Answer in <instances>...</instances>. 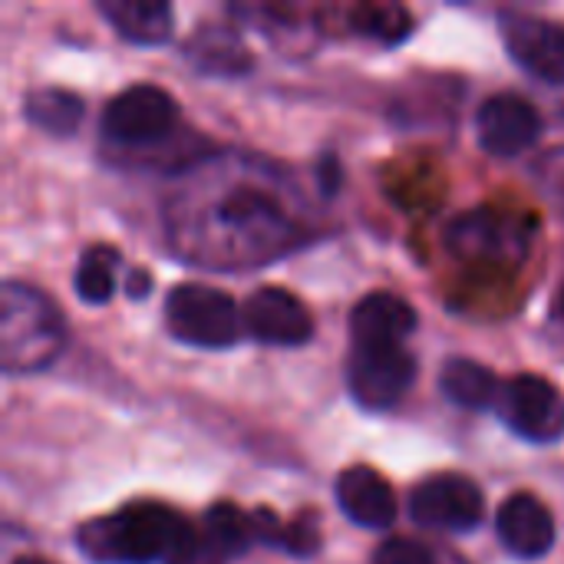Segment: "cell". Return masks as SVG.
Segmentation results:
<instances>
[{
    "label": "cell",
    "instance_id": "cell-25",
    "mask_svg": "<svg viewBox=\"0 0 564 564\" xmlns=\"http://www.w3.org/2000/svg\"><path fill=\"white\" fill-rule=\"evenodd\" d=\"M340 178H344V172H340V162L334 159V155H324L321 162H317V185H321V192L330 198V195H337V188H340Z\"/></svg>",
    "mask_w": 564,
    "mask_h": 564
},
{
    "label": "cell",
    "instance_id": "cell-15",
    "mask_svg": "<svg viewBox=\"0 0 564 564\" xmlns=\"http://www.w3.org/2000/svg\"><path fill=\"white\" fill-rule=\"evenodd\" d=\"M416 327V307L393 291H373L350 311V344H406Z\"/></svg>",
    "mask_w": 564,
    "mask_h": 564
},
{
    "label": "cell",
    "instance_id": "cell-26",
    "mask_svg": "<svg viewBox=\"0 0 564 564\" xmlns=\"http://www.w3.org/2000/svg\"><path fill=\"white\" fill-rule=\"evenodd\" d=\"M149 291H152V278H149V271L135 268V271L126 278V294H129V297H135V301H142Z\"/></svg>",
    "mask_w": 564,
    "mask_h": 564
},
{
    "label": "cell",
    "instance_id": "cell-2",
    "mask_svg": "<svg viewBox=\"0 0 564 564\" xmlns=\"http://www.w3.org/2000/svg\"><path fill=\"white\" fill-rule=\"evenodd\" d=\"M198 529L165 502H126L122 509L89 519L73 542L93 564H169Z\"/></svg>",
    "mask_w": 564,
    "mask_h": 564
},
{
    "label": "cell",
    "instance_id": "cell-6",
    "mask_svg": "<svg viewBox=\"0 0 564 564\" xmlns=\"http://www.w3.org/2000/svg\"><path fill=\"white\" fill-rule=\"evenodd\" d=\"M420 360L406 344H350L347 393L367 413L393 410L416 383Z\"/></svg>",
    "mask_w": 564,
    "mask_h": 564
},
{
    "label": "cell",
    "instance_id": "cell-8",
    "mask_svg": "<svg viewBox=\"0 0 564 564\" xmlns=\"http://www.w3.org/2000/svg\"><path fill=\"white\" fill-rule=\"evenodd\" d=\"M499 420L532 446H555L564 436V397L539 373H516L502 383Z\"/></svg>",
    "mask_w": 564,
    "mask_h": 564
},
{
    "label": "cell",
    "instance_id": "cell-10",
    "mask_svg": "<svg viewBox=\"0 0 564 564\" xmlns=\"http://www.w3.org/2000/svg\"><path fill=\"white\" fill-rule=\"evenodd\" d=\"M499 36L522 73L549 86H564V23L525 10H506L499 13Z\"/></svg>",
    "mask_w": 564,
    "mask_h": 564
},
{
    "label": "cell",
    "instance_id": "cell-21",
    "mask_svg": "<svg viewBox=\"0 0 564 564\" xmlns=\"http://www.w3.org/2000/svg\"><path fill=\"white\" fill-rule=\"evenodd\" d=\"M350 33L377 43V46H400L413 36V13L400 3H360L347 13Z\"/></svg>",
    "mask_w": 564,
    "mask_h": 564
},
{
    "label": "cell",
    "instance_id": "cell-28",
    "mask_svg": "<svg viewBox=\"0 0 564 564\" xmlns=\"http://www.w3.org/2000/svg\"><path fill=\"white\" fill-rule=\"evenodd\" d=\"M558 317L564 321V291H562V297H558Z\"/></svg>",
    "mask_w": 564,
    "mask_h": 564
},
{
    "label": "cell",
    "instance_id": "cell-18",
    "mask_svg": "<svg viewBox=\"0 0 564 564\" xmlns=\"http://www.w3.org/2000/svg\"><path fill=\"white\" fill-rule=\"evenodd\" d=\"M440 393L453 406L476 413V410H489L499 403L502 383L486 364H476L469 357H453L440 370Z\"/></svg>",
    "mask_w": 564,
    "mask_h": 564
},
{
    "label": "cell",
    "instance_id": "cell-4",
    "mask_svg": "<svg viewBox=\"0 0 564 564\" xmlns=\"http://www.w3.org/2000/svg\"><path fill=\"white\" fill-rule=\"evenodd\" d=\"M446 251L469 264L519 268L532 254L535 225L506 208H469L443 231Z\"/></svg>",
    "mask_w": 564,
    "mask_h": 564
},
{
    "label": "cell",
    "instance_id": "cell-1",
    "mask_svg": "<svg viewBox=\"0 0 564 564\" xmlns=\"http://www.w3.org/2000/svg\"><path fill=\"white\" fill-rule=\"evenodd\" d=\"M185 212V205H178ZM195 215L182 218L175 235L182 254L202 261V268H258L294 248L297 221L258 185L238 182L218 198H195L188 208Z\"/></svg>",
    "mask_w": 564,
    "mask_h": 564
},
{
    "label": "cell",
    "instance_id": "cell-23",
    "mask_svg": "<svg viewBox=\"0 0 564 564\" xmlns=\"http://www.w3.org/2000/svg\"><path fill=\"white\" fill-rule=\"evenodd\" d=\"M370 564H440L436 555L420 545L416 539H387L377 552Z\"/></svg>",
    "mask_w": 564,
    "mask_h": 564
},
{
    "label": "cell",
    "instance_id": "cell-9",
    "mask_svg": "<svg viewBox=\"0 0 564 564\" xmlns=\"http://www.w3.org/2000/svg\"><path fill=\"white\" fill-rule=\"evenodd\" d=\"M482 516H486L482 489L459 473L430 476L410 492V519L420 529L466 535L482 525Z\"/></svg>",
    "mask_w": 564,
    "mask_h": 564
},
{
    "label": "cell",
    "instance_id": "cell-7",
    "mask_svg": "<svg viewBox=\"0 0 564 564\" xmlns=\"http://www.w3.org/2000/svg\"><path fill=\"white\" fill-rule=\"evenodd\" d=\"M178 126V102L172 93L152 83H135L116 93L102 116L99 135L119 149H152L165 142Z\"/></svg>",
    "mask_w": 564,
    "mask_h": 564
},
{
    "label": "cell",
    "instance_id": "cell-24",
    "mask_svg": "<svg viewBox=\"0 0 564 564\" xmlns=\"http://www.w3.org/2000/svg\"><path fill=\"white\" fill-rule=\"evenodd\" d=\"M169 564H228V558L202 535V532H195V539L172 558Z\"/></svg>",
    "mask_w": 564,
    "mask_h": 564
},
{
    "label": "cell",
    "instance_id": "cell-16",
    "mask_svg": "<svg viewBox=\"0 0 564 564\" xmlns=\"http://www.w3.org/2000/svg\"><path fill=\"white\" fill-rule=\"evenodd\" d=\"M96 13L132 46H162L175 30V13L165 0H99Z\"/></svg>",
    "mask_w": 564,
    "mask_h": 564
},
{
    "label": "cell",
    "instance_id": "cell-19",
    "mask_svg": "<svg viewBox=\"0 0 564 564\" xmlns=\"http://www.w3.org/2000/svg\"><path fill=\"white\" fill-rule=\"evenodd\" d=\"M86 116V102L79 93L63 86H33L23 96V119L56 139H66L79 129Z\"/></svg>",
    "mask_w": 564,
    "mask_h": 564
},
{
    "label": "cell",
    "instance_id": "cell-12",
    "mask_svg": "<svg viewBox=\"0 0 564 564\" xmlns=\"http://www.w3.org/2000/svg\"><path fill=\"white\" fill-rule=\"evenodd\" d=\"M241 327L248 337L268 347H304L314 337V317L307 304L284 288H258L241 304Z\"/></svg>",
    "mask_w": 564,
    "mask_h": 564
},
{
    "label": "cell",
    "instance_id": "cell-3",
    "mask_svg": "<svg viewBox=\"0 0 564 564\" xmlns=\"http://www.w3.org/2000/svg\"><path fill=\"white\" fill-rule=\"evenodd\" d=\"M66 347L59 307L33 284L3 281L0 288V367L7 377L40 373Z\"/></svg>",
    "mask_w": 564,
    "mask_h": 564
},
{
    "label": "cell",
    "instance_id": "cell-27",
    "mask_svg": "<svg viewBox=\"0 0 564 564\" xmlns=\"http://www.w3.org/2000/svg\"><path fill=\"white\" fill-rule=\"evenodd\" d=\"M13 564H53V562H43V558H33V555H23V558H17Z\"/></svg>",
    "mask_w": 564,
    "mask_h": 564
},
{
    "label": "cell",
    "instance_id": "cell-14",
    "mask_svg": "<svg viewBox=\"0 0 564 564\" xmlns=\"http://www.w3.org/2000/svg\"><path fill=\"white\" fill-rule=\"evenodd\" d=\"M337 509L360 529L383 532L397 522V492L370 466H350L334 482Z\"/></svg>",
    "mask_w": 564,
    "mask_h": 564
},
{
    "label": "cell",
    "instance_id": "cell-13",
    "mask_svg": "<svg viewBox=\"0 0 564 564\" xmlns=\"http://www.w3.org/2000/svg\"><path fill=\"white\" fill-rule=\"evenodd\" d=\"M496 535L499 545L519 562H542L558 542L555 516L532 492H516L502 502L496 516Z\"/></svg>",
    "mask_w": 564,
    "mask_h": 564
},
{
    "label": "cell",
    "instance_id": "cell-5",
    "mask_svg": "<svg viewBox=\"0 0 564 564\" xmlns=\"http://www.w3.org/2000/svg\"><path fill=\"white\" fill-rule=\"evenodd\" d=\"M165 330L198 350H228L241 337V307L231 294L208 284H175L162 304Z\"/></svg>",
    "mask_w": 564,
    "mask_h": 564
},
{
    "label": "cell",
    "instance_id": "cell-20",
    "mask_svg": "<svg viewBox=\"0 0 564 564\" xmlns=\"http://www.w3.org/2000/svg\"><path fill=\"white\" fill-rule=\"evenodd\" d=\"M228 562L231 558H241L254 542H258V522H254V512H241L238 506L231 502H215L205 519H202V529H198Z\"/></svg>",
    "mask_w": 564,
    "mask_h": 564
},
{
    "label": "cell",
    "instance_id": "cell-22",
    "mask_svg": "<svg viewBox=\"0 0 564 564\" xmlns=\"http://www.w3.org/2000/svg\"><path fill=\"white\" fill-rule=\"evenodd\" d=\"M116 271H119V251L109 245H89L79 254V264L73 274L76 297L89 307L109 304V297L116 291Z\"/></svg>",
    "mask_w": 564,
    "mask_h": 564
},
{
    "label": "cell",
    "instance_id": "cell-11",
    "mask_svg": "<svg viewBox=\"0 0 564 564\" xmlns=\"http://www.w3.org/2000/svg\"><path fill=\"white\" fill-rule=\"evenodd\" d=\"M542 135V112L522 93H496L476 112L479 149L496 159H516L529 152Z\"/></svg>",
    "mask_w": 564,
    "mask_h": 564
},
{
    "label": "cell",
    "instance_id": "cell-17",
    "mask_svg": "<svg viewBox=\"0 0 564 564\" xmlns=\"http://www.w3.org/2000/svg\"><path fill=\"white\" fill-rule=\"evenodd\" d=\"M185 56L205 76L238 79V76L251 73V66H254L248 46L235 36V30L231 26H218V23H212V26L205 23L202 30H195V36L185 46Z\"/></svg>",
    "mask_w": 564,
    "mask_h": 564
}]
</instances>
